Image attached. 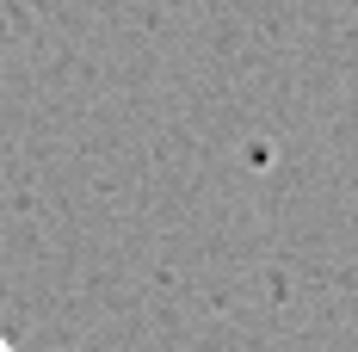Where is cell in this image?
<instances>
[{
	"instance_id": "1",
	"label": "cell",
	"mask_w": 358,
	"mask_h": 352,
	"mask_svg": "<svg viewBox=\"0 0 358 352\" xmlns=\"http://www.w3.org/2000/svg\"><path fill=\"white\" fill-rule=\"evenodd\" d=\"M0 352H13V346H6V340H0Z\"/></svg>"
}]
</instances>
